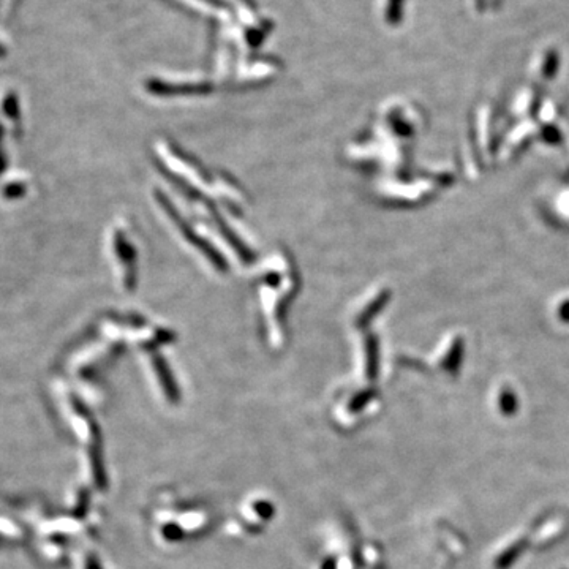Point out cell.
I'll return each instance as SVG.
<instances>
[{
	"mask_svg": "<svg viewBox=\"0 0 569 569\" xmlns=\"http://www.w3.org/2000/svg\"><path fill=\"white\" fill-rule=\"evenodd\" d=\"M7 56V49H5V46L0 43V57H5Z\"/></svg>",
	"mask_w": 569,
	"mask_h": 569,
	"instance_id": "1",
	"label": "cell"
}]
</instances>
